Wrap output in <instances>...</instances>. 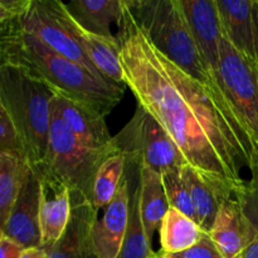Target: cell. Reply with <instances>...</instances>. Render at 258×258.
I'll return each instance as SVG.
<instances>
[{
	"label": "cell",
	"mask_w": 258,
	"mask_h": 258,
	"mask_svg": "<svg viewBox=\"0 0 258 258\" xmlns=\"http://www.w3.org/2000/svg\"><path fill=\"white\" fill-rule=\"evenodd\" d=\"M116 38L125 86L148 111L219 199L246 186L253 143L226 97L169 59L151 42L125 0Z\"/></svg>",
	"instance_id": "1"
},
{
	"label": "cell",
	"mask_w": 258,
	"mask_h": 258,
	"mask_svg": "<svg viewBox=\"0 0 258 258\" xmlns=\"http://www.w3.org/2000/svg\"><path fill=\"white\" fill-rule=\"evenodd\" d=\"M0 64L19 68L54 93H60L103 117L123 97L125 87L93 77L77 63L24 32L14 19L0 25Z\"/></svg>",
	"instance_id": "2"
},
{
	"label": "cell",
	"mask_w": 258,
	"mask_h": 258,
	"mask_svg": "<svg viewBox=\"0 0 258 258\" xmlns=\"http://www.w3.org/2000/svg\"><path fill=\"white\" fill-rule=\"evenodd\" d=\"M54 92L13 66L0 64V102L19 138L25 163L37 170L44 163Z\"/></svg>",
	"instance_id": "3"
},
{
	"label": "cell",
	"mask_w": 258,
	"mask_h": 258,
	"mask_svg": "<svg viewBox=\"0 0 258 258\" xmlns=\"http://www.w3.org/2000/svg\"><path fill=\"white\" fill-rule=\"evenodd\" d=\"M127 7L163 54L197 81L223 95L199 54L179 0H127Z\"/></svg>",
	"instance_id": "4"
},
{
	"label": "cell",
	"mask_w": 258,
	"mask_h": 258,
	"mask_svg": "<svg viewBox=\"0 0 258 258\" xmlns=\"http://www.w3.org/2000/svg\"><path fill=\"white\" fill-rule=\"evenodd\" d=\"M116 149H93L81 143L50 107V127L44 163L34 170L68 186L71 193L92 199L93 181L98 169ZM92 202V201H91Z\"/></svg>",
	"instance_id": "5"
},
{
	"label": "cell",
	"mask_w": 258,
	"mask_h": 258,
	"mask_svg": "<svg viewBox=\"0 0 258 258\" xmlns=\"http://www.w3.org/2000/svg\"><path fill=\"white\" fill-rule=\"evenodd\" d=\"M112 141L125 161L148 166L159 174L179 170L186 164L158 121L139 105L131 120Z\"/></svg>",
	"instance_id": "6"
},
{
	"label": "cell",
	"mask_w": 258,
	"mask_h": 258,
	"mask_svg": "<svg viewBox=\"0 0 258 258\" xmlns=\"http://www.w3.org/2000/svg\"><path fill=\"white\" fill-rule=\"evenodd\" d=\"M218 86L252 143L258 140V64L222 35Z\"/></svg>",
	"instance_id": "7"
},
{
	"label": "cell",
	"mask_w": 258,
	"mask_h": 258,
	"mask_svg": "<svg viewBox=\"0 0 258 258\" xmlns=\"http://www.w3.org/2000/svg\"><path fill=\"white\" fill-rule=\"evenodd\" d=\"M14 20L24 32L39 39L55 53L77 63L93 77L107 81L96 70L77 40L60 22L55 10V0H30L27 10Z\"/></svg>",
	"instance_id": "8"
},
{
	"label": "cell",
	"mask_w": 258,
	"mask_h": 258,
	"mask_svg": "<svg viewBox=\"0 0 258 258\" xmlns=\"http://www.w3.org/2000/svg\"><path fill=\"white\" fill-rule=\"evenodd\" d=\"M241 191L219 199L218 212L209 236L223 258H241L252 233V221Z\"/></svg>",
	"instance_id": "9"
},
{
	"label": "cell",
	"mask_w": 258,
	"mask_h": 258,
	"mask_svg": "<svg viewBox=\"0 0 258 258\" xmlns=\"http://www.w3.org/2000/svg\"><path fill=\"white\" fill-rule=\"evenodd\" d=\"M203 63L218 85L221 40L223 35L216 0H179Z\"/></svg>",
	"instance_id": "10"
},
{
	"label": "cell",
	"mask_w": 258,
	"mask_h": 258,
	"mask_svg": "<svg viewBox=\"0 0 258 258\" xmlns=\"http://www.w3.org/2000/svg\"><path fill=\"white\" fill-rule=\"evenodd\" d=\"M72 213L64 233L54 244L42 247L47 258H98L93 243V226L98 219L91 199L71 193Z\"/></svg>",
	"instance_id": "11"
},
{
	"label": "cell",
	"mask_w": 258,
	"mask_h": 258,
	"mask_svg": "<svg viewBox=\"0 0 258 258\" xmlns=\"http://www.w3.org/2000/svg\"><path fill=\"white\" fill-rule=\"evenodd\" d=\"M55 10L60 22L73 35L96 70L113 85L125 87L122 66L120 62V42L116 37H102L81 27L66 9L63 2L55 0Z\"/></svg>",
	"instance_id": "12"
},
{
	"label": "cell",
	"mask_w": 258,
	"mask_h": 258,
	"mask_svg": "<svg viewBox=\"0 0 258 258\" xmlns=\"http://www.w3.org/2000/svg\"><path fill=\"white\" fill-rule=\"evenodd\" d=\"M40 180L32 168H28L18 198L4 228V236L24 249L42 246L39 227Z\"/></svg>",
	"instance_id": "13"
},
{
	"label": "cell",
	"mask_w": 258,
	"mask_h": 258,
	"mask_svg": "<svg viewBox=\"0 0 258 258\" xmlns=\"http://www.w3.org/2000/svg\"><path fill=\"white\" fill-rule=\"evenodd\" d=\"M130 216L128 180L123 174L115 198L105 208L103 216L93 226V243L98 258H117L127 231Z\"/></svg>",
	"instance_id": "14"
},
{
	"label": "cell",
	"mask_w": 258,
	"mask_h": 258,
	"mask_svg": "<svg viewBox=\"0 0 258 258\" xmlns=\"http://www.w3.org/2000/svg\"><path fill=\"white\" fill-rule=\"evenodd\" d=\"M50 107L81 143L93 149H116L102 115L60 93H54Z\"/></svg>",
	"instance_id": "15"
},
{
	"label": "cell",
	"mask_w": 258,
	"mask_h": 258,
	"mask_svg": "<svg viewBox=\"0 0 258 258\" xmlns=\"http://www.w3.org/2000/svg\"><path fill=\"white\" fill-rule=\"evenodd\" d=\"M38 178L40 180V247H48L64 233L72 213V199L68 186L57 179L48 175H38Z\"/></svg>",
	"instance_id": "16"
},
{
	"label": "cell",
	"mask_w": 258,
	"mask_h": 258,
	"mask_svg": "<svg viewBox=\"0 0 258 258\" xmlns=\"http://www.w3.org/2000/svg\"><path fill=\"white\" fill-rule=\"evenodd\" d=\"M223 33L236 49L256 60L253 0H216Z\"/></svg>",
	"instance_id": "17"
},
{
	"label": "cell",
	"mask_w": 258,
	"mask_h": 258,
	"mask_svg": "<svg viewBox=\"0 0 258 258\" xmlns=\"http://www.w3.org/2000/svg\"><path fill=\"white\" fill-rule=\"evenodd\" d=\"M64 5L81 27L108 38L116 37L111 25L118 27L125 12V0H75L64 3Z\"/></svg>",
	"instance_id": "18"
},
{
	"label": "cell",
	"mask_w": 258,
	"mask_h": 258,
	"mask_svg": "<svg viewBox=\"0 0 258 258\" xmlns=\"http://www.w3.org/2000/svg\"><path fill=\"white\" fill-rule=\"evenodd\" d=\"M125 175L130 190V216L127 231L117 258H151L155 254L145 236L140 214V165L125 161Z\"/></svg>",
	"instance_id": "19"
},
{
	"label": "cell",
	"mask_w": 258,
	"mask_h": 258,
	"mask_svg": "<svg viewBox=\"0 0 258 258\" xmlns=\"http://www.w3.org/2000/svg\"><path fill=\"white\" fill-rule=\"evenodd\" d=\"M169 208L161 174L140 165V214L145 236L151 246L154 233L160 229Z\"/></svg>",
	"instance_id": "20"
},
{
	"label": "cell",
	"mask_w": 258,
	"mask_h": 258,
	"mask_svg": "<svg viewBox=\"0 0 258 258\" xmlns=\"http://www.w3.org/2000/svg\"><path fill=\"white\" fill-rule=\"evenodd\" d=\"M28 165L20 155L13 153L0 154V238L13 206L18 198Z\"/></svg>",
	"instance_id": "21"
},
{
	"label": "cell",
	"mask_w": 258,
	"mask_h": 258,
	"mask_svg": "<svg viewBox=\"0 0 258 258\" xmlns=\"http://www.w3.org/2000/svg\"><path fill=\"white\" fill-rule=\"evenodd\" d=\"M203 231L196 221L169 208L160 227L161 251L165 254L183 252L201 239Z\"/></svg>",
	"instance_id": "22"
},
{
	"label": "cell",
	"mask_w": 258,
	"mask_h": 258,
	"mask_svg": "<svg viewBox=\"0 0 258 258\" xmlns=\"http://www.w3.org/2000/svg\"><path fill=\"white\" fill-rule=\"evenodd\" d=\"M180 174L190 191L191 202L197 214V223L202 231L209 233L213 227L219 207V197L211 185L201 178L191 166H181Z\"/></svg>",
	"instance_id": "23"
},
{
	"label": "cell",
	"mask_w": 258,
	"mask_h": 258,
	"mask_svg": "<svg viewBox=\"0 0 258 258\" xmlns=\"http://www.w3.org/2000/svg\"><path fill=\"white\" fill-rule=\"evenodd\" d=\"M125 158L116 153L108 156L96 174L92 189V204L97 211L105 209L112 202L125 174Z\"/></svg>",
	"instance_id": "24"
},
{
	"label": "cell",
	"mask_w": 258,
	"mask_h": 258,
	"mask_svg": "<svg viewBox=\"0 0 258 258\" xmlns=\"http://www.w3.org/2000/svg\"><path fill=\"white\" fill-rule=\"evenodd\" d=\"M180 169L161 174L169 207L197 222V214L191 202L190 191L181 176Z\"/></svg>",
	"instance_id": "25"
},
{
	"label": "cell",
	"mask_w": 258,
	"mask_h": 258,
	"mask_svg": "<svg viewBox=\"0 0 258 258\" xmlns=\"http://www.w3.org/2000/svg\"><path fill=\"white\" fill-rule=\"evenodd\" d=\"M244 202L252 221V233L241 258H258V194L249 183L244 193Z\"/></svg>",
	"instance_id": "26"
},
{
	"label": "cell",
	"mask_w": 258,
	"mask_h": 258,
	"mask_svg": "<svg viewBox=\"0 0 258 258\" xmlns=\"http://www.w3.org/2000/svg\"><path fill=\"white\" fill-rule=\"evenodd\" d=\"M2 153H13L23 158L22 145H20L17 130H15L7 110L0 102V154Z\"/></svg>",
	"instance_id": "27"
},
{
	"label": "cell",
	"mask_w": 258,
	"mask_h": 258,
	"mask_svg": "<svg viewBox=\"0 0 258 258\" xmlns=\"http://www.w3.org/2000/svg\"><path fill=\"white\" fill-rule=\"evenodd\" d=\"M165 258H223V256L217 248L209 233L203 232L201 239L193 247L179 253L165 254Z\"/></svg>",
	"instance_id": "28"
},
{
	"label": "cell",
	"mask_w": 258,
	"mask_h": 258,
	"mask_svg": "<svg viewBox=\"0 0 258 258\" xmlns=\"http://www.w3.org/2000/svg\"><path fill=\"white\" fill-rule=\"evenodd\" d=\"M29 4L30 0H0V24L22 15Z\"/></svg>",
	"instance_id": "29"
},
{
	"label": "cell",
	"mask_w": 258,
	"mask_h": 258,
	"mask_svg": "<svg viewBox=\"0 0 258 258\" xmlns=\"http://www.w3.org/2000/svg\"><path fill=\"white\" fill-rule=\"evenodd\" d=\"M24 248L13 239L3 236L0 238V258H20Z\"/></svg>",
	"instance_id": "30"
},
{
	"label": "cell",
	"mask_w": 258,
	"mask_h": 258,
	"mask_svg": "<svg viewBox=\"0 0 258 258\" xmlns=\"http://www.w3.org/2000/svg\"><path fill=\"white\" fill-rule=\"evenodd\" d=\"M249 170H251L252 179H251V186L257 191L258 194V140L253 144V155L251 159V165H249Z\"/></svg>",
	"instance_id": "31"
},
{
	"label": "cell",
	"mask_w": 258,
	"mask_h": 258,
	"mask_svg": "<svg viewBox=\"0 0 258 258\" xmlns=\"http://www.w3.org/2000/svg\"><path fill=\"white\" fill-rule=\"evenodd\" d=\"M20 258H47V253L42 247H35V248L24 249Z\"/></svg>",
	"instance_id": "32"
},
{
	"label": "cell",
	"mask_w": 258,
	"mask_h": 258,
	"mask_svg": "<svg viewBox=\"0 0 258 258\" xmlns=\"http://www.w3.org/2000/svg\"><path fill=\"white\" fill-rule=\"evenodd\" d=\"M253 23H254V49L258 64V0H253Z\"/></svg>",
	"instance_id": "33"
},
{
	"label": "cell",
	"mask_w": 258,
	"mask_h": 258,
	"mask_svg": "<svg viewBox=\"0 0 258 258\" xmlns=\"http://www.w3.org/2000/svg\"><path fill=\"white\" fill-rule=\"evenodd\" d=\"M151 258H165V254H164L163 251L158 252V253H156V252H155V254H154V256L151 257Z\"/></svg>",
	"instance_id": "34"
}]
</instances>
